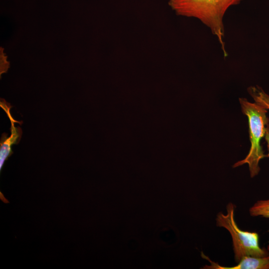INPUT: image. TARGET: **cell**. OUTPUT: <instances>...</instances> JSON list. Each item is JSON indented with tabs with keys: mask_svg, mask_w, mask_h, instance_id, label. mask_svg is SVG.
I'll list each match as a JSON object with an SVG mask.
<instances>
[{
	"mask_svg": "<svg viewBox=\"0 0 269 269\" xmlns=\"http://www.w3.org/2000/svg\"><path fill=\"white\" fill-rule=\"evenodd\" d=\"M226 209V214L222 212L218 213L216 225L225 228L230 233L235 261L238 263L246 256L264 257L269 256V252L260 247L257 233L242 230L237 226L234 218V205L232 203H228Z\"/></svg>",
	"mask_w": 269,
	"mask_h": 269,
	"instance_id": "3",
	"label": "cell"
},
{
	"mask_svg": "<svg viewBox=\"0 0 269 269\" xmlns=\"http://www.w3.org/2000/svg\"><path fill=\"white\" fill-rule=\"evenodd\" d=\"M248 91L255 102L266 109H269V96L260 87H250Z\"/></svg>",
	"mask_w": 269,
	"mask_h": 269,
	"instance_id": "6",
	"label": "cell"
},
{
	"mask_svg": "<svg viewBox=\"0 0 269 269\" xmlns=\"http://www.w3.org/2000/svg\"><path fill=\"white\" fill-rule=\"evenodd\" d=\"M0 106L5 112L11 124L10 136L7 137V134L3 133L1 135L0 146V171L3 168V165L8 158L13 153L11 146L13 144H18L21 139L22 132L20 127H15V123L21 125L22 122H17L12 117L10 110V105L3 99H0Z\"/></svg>",
	"mask_w": 269,
	"mask_h": 269,
	"instance_id": "4",
	"label": "cell"
},
{
	"mask_svg": "<svg viewBox=\"0 0 269 269\" xmlns=\"http://www.w3.org/2000/svg\"><path fill=\"white\" fill-rule=\"evenodd\" d=\"M239 101L242 112L248 117L251 147L246 157L235 163L233 167L247 163L251 177H253L260 170V161L267 156L264 153L261 141L269 127V119L266 115L267 109L263 106L257 103H250L245 98H240Z\"/></svg>",
	"mask_w": 269,
	"mask_h": 269,
	"instance_id": "2",
	"label": "cell"
},
{
	"mask_svg": "<svg viewBox=\"0 0 269 269\" xmlns=\"http://www.w3.org/2000/svg\"><path fill=\"white\" fill-rule=\"evenodd\" d=\"M244 0H169L168 4L178 15L200 21L216 37L225 57L228 55L225 43L224 18L230 7Z\"/></svg>",
	"mask_w": 269,
	"mask_h": 269,
	"instance_id": "1",
	"label": "cell"
},
{
	"mask_svg": "<svg viewBox=\"0 0 269 269\" xmlns=\"http://www.w3.org/2000/svg\"><path fill=\"white\" fill-rule=\"evenodd\" d=\"M6 56L3 51V49L0 48V74L1 75L5 73L8 67L9 63L6 60Z\"/></svg>",
	"mask_w": 269,
	"mask_h": 269,
	"instance_id": "8",
	"label": "cell"
},
{
	"mask_svg": "<svg viewBox=\"0 0 269 269\" xmlns=\"http://www.w3.org/2000/svg\"><path fill=\"white\" fill-rule=\"evenodd\" d=\"M265 139L267 142V146L268 149V156L269 157V127L267 129L266 133L265 134Z\"/></svg>",
	"mask_w": 269,
	"mask_h": 269,
	"instance_id": "9",
	"label": "cell"
},
{
	"mask_svg": "<svg viewBox=\"0 0 269 269\" xmlns=\"http://www.w3.org/2000/svg\"><path fill=\"white\" fill-rule=\"evenodd\" d=\"M203 258L208 261L210 265L202 268L206 269H269V255L264 257L246 256L233 267H224L211 261L201 252Z\"/></svg>",
	"mask_w": 269,
	"mask_h": 269,
	"instance_id": "5",
	"label": "cell"
},
{
	"mask_svg": "<svg viewBox=\"0 0 269 269\" xmlns=\"http://www.w3.org/2000/svg\"><path fill=\"white\" fill-rule=\"evenodd\" d=\"M252 216H262L269 218V199L259 200L249 210Z\"/></svg>",
	"mask_w": 269,
	"mask_h": 269,
	"instance_id": "7",
	"label": "cell"
},
{
	"mask_svg": "<svg viewBox=\"0 0 269 269\" xmlns=\"http://www.w3.org/2000/svg\"><path fill=\"white\" fill-rule=\"evenodd\" d=\"M268 250L269 251V245L268 246Z\"/></svg>",
	"mask_w": 269,
	"mask_h": 269,
	"instance_id": "10",
	"label": "cell"
}]
</instances>
